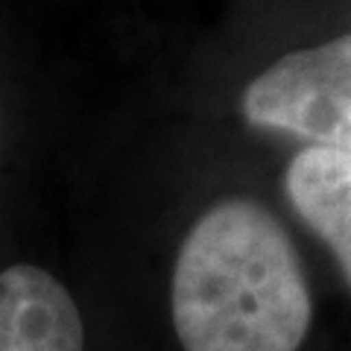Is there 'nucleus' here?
I'll return each instance as SVG.
<instances>
[{
    "label": "nucleus",
    "mask_w": 351,
    "mask_h": 351,
    "mask_svg": "<svg viewBox=\"0 0 351 351\" xmlns=\"http://www.w3.org/2000/svg\"><path fill=\"white\" fill-rule=\"evenodd\" d=\"M85 328L68 287L47 269L0 272V351H82Z\"/></svg>",
    "instance_id": "obj_3"
},
{
    "label": "nucleus",
    "mask_w": 351,
    "mask_h": 351,
    "mask_svg": "<svg viewBox=\"0 0 351 351\" xmlns=\"http://www.w3.org/2000/svg\"><path fill=\"white\" fill-rule=\"evenodd\" d=\"M252 126L351 152V32L272 62L243 91Z\"/></svg>",
    "instance_id": "obj_2"
},
{
    "label": "nucleus",
    "mask_w": 351,
    "mask_h": 351,
    "mask_svg": "<svg viewBox=\"0 0 351 351\" xmlns=\"http://www.w3.org/2000/svg\"><path fill=\"white\" fill-rule=\"evenodd\" d=\"M284 191L307 228L334 252L351 287V152L328 147L299 152L284 173Z\"/></svg>",
    "instance_id": "obj_4"
},
{
    "label": "nucleus",
    "mask_w": 351,
    "mask_h": 351,
    "mask_svg": "<svg viewBox=\"0 0 351 351\" xmlns=\"http://www.w3.org/2000/svg\"><path fill=\"white\" fill-rule=\"evenodd\" d=\"M170 307L184 351H299L313 316L287 232L252 199H226L193 223Z\"/></svg>",
    "instance_id": "obj_1"
}]
</instances>
